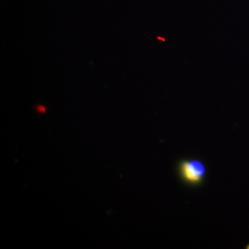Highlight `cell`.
Segmentation results:
<instances>
[{
    "mask_svg": "<svg viewBox=\"0 0 249 249\" xmlns=\"http://www.w3.org/2000/svg\"><path fill=\"white\" fill-rule=\"evenodd\" d=\"M246 249H249V244L247 246V247H246Z\"/></svg>",
    "mask_w": 249,
    "mask_h": 249,
    "instance_id": "3957f363",
    "label": "cell"
},
{
    "mask_svg": "<svg viewBox=\"0 0 249 249\" xmlns=\"http://www.w3.org/2000/svg\"><path fill=\"white\" fill-rule=\"evenodd\" d=\"M36 109L39 113H45L46 111V108L42 106H37Z\"/></svg>",
    "mask_w": 249,
    "mask_h": 249,
    "instance_id": "7a4b0ae2",
    "label": "cell"
},
{
    "mask_svg": "<svg viewBox=\"0 0 249 249\" xmlns=\"http://www.w3.org/2000/svg\"><path fill=\"white\" fill-rule=\"evenodd\" d=\"M178 173L180 179L187 186L197 187L204 183L207 168L198 159H185L178 161Z\"/></svg>",
    "mask_w": 249,
    "mask_h": 249,
    "instance_id": "6da1fadb",
    "label": "cell"
}]
</instances>
